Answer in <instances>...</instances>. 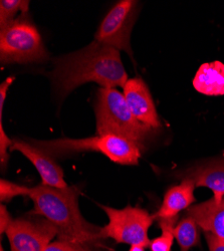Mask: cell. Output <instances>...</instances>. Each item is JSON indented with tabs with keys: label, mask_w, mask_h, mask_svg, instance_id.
Returning a JSON list of instances; mask_svg holds the SVG:
<instances>
[{
	"label": "cell",
	"mask_w": 224,
	"mask_h": 251,
	"mask_svg": "<svg viewBox=\"0 0 224 251\" xmlns=\"http://www.w3.org/2000/svg\"><path fill=\"white\" fill-rule=\"evenodd\" d=\"M209 251H224V242L211 233H204Z\"/></svg>",
	"instance_id": "603a6c76"
},
{
	"label": "cell",
	"mask_w": 224,
	"mask_h": 251,
	"mask_svg": "<svg viewBox=\"0 0 224 251\" xmlns=\"http://www.w3.org/2000/svg\"><path fill=\"white\" fill-rule=\"evenodd\" d=\"M12 221L13 219L11 218L6 206L1 203V205H0V233H1V235L5 233Z\"/></svg>",
	"instance_id": "ffe728a7"
},
{
	"label": "cell",
	"mask_w": 224,
	"mask_h": 251,
	"mask_svg": "<svg viewBox=\"0 0 224 251\" xmlns=\"http://www.w3.org/2000/svg\"><path fill=\"white\" fill-rule=\"evenodd\" d=\"M34 215L50 220L57 230V240L65 241L78 251H101L108 249L100 236V228L87 221L78 207V190L39 184L31 188Z\"/></svg>",
	"instance_id": "7a4b0ae2"
},
{
	"label": "cell",
	"mask_w": 224,
	"mask_h": 251,
	"mask_svg": "<svg viewBox=\"0 0 224 251\" xmlns=\"http://www.w3.org/2000/svg\"><path fill=\"white\" fill-rule=\"evenodd\" d=\"M182 179H190L195 187H206L213 192L218 202L224 199V156L196 164L177 175Z\"/></svg>",
	"instance_id": "8fae6325"
},
{
	"label": "cell",
	"mask_w": 224,
	"mask_h": 251,
	"mask_svg": "<svg viewBox=\"0 0 224 251\" xmlns=\"http://www.w3.org/2000/svg\"><path fill=\"white\" fill-rule=\"evenodd\" d=\"M186 214L191 216L204 233H211L224 242V199L218 203L213 197L190 206Z\"/></svg>",
	"instance_id": "7c38bea8"
},
{
	"label": "cell",
	"mask_w": 224,
	"mask_h": 251,
	"mask_svg": "<svg viewBox=\"0 0 224 251\" xmlns=\"http://www.w3.org/2000/svg\"><path fill=\"white\" fill-rule=\"evenodd\" d=\"M10 151L20 152L33 164L42 177V184L58 189H67L70 187L65 180L63 169L54 161V158L37 148L33 144L15 140Z\"/></svg>",
	"instance_id": "9c48e42d"
},
{
	"label": "cell",
	"mask_w": 224,
	"mask_h": 251,
	"mask_svg": "<svg viewBox=\"0 0 224 251\" xmlns=\"http://www.w3.org/2000/svg\"><path fill=\"white\" fill-rule=\"evenodd\" d=\"M5 234L10 251H45L57 237V230L47 218L30 213L29 217L13 219Z\"/></svg>",
	"instance_id": "ba28073f"
},
{
	"label": "cell",
	"mask_w": 224,
	"mask_h": 251,
	"mask_svg": "<svg viewBox=\"0 0 224 251\" xmlns=\"http://www.w3.org/2000/svg\"><path fill=\"white\" fill-rule=\"evenodd\" d=\"M50 53L28 13H22L0 28V61L2 65L48 60Z\"/></svg>",
	"instance_id": "5b68a950"
},
{
	"label": "cell",
	"mask_w": 224,
	"mask_h": 251,
	"mask_svg": "<svg viewBox=\"0 0 224 251\" xmlns=\"http://www.w3.org/2000/svg\"><path fill=\"white\" fill-rule=\"evenodd\" d=\"M195 184L190 179H182L179 185L171 187L165 193L162 205L154 214L155 220L178 217V214L195 202Z\"/></svg>",
	"instance_id": "4fadbf2b"
},
{
	"label": "cell",
	"mask_w": 224,
	"mask_h": 251,
	"mask_svg": "<svg viewBox=\"0 0 224 251\" xmlns=\"http://www.w3.org/2000/svg\"><path fill=\"white\" fill-rule=\"evenodd\" d=\"M31 193V188L18 185L5 179L0 180V201L1 203L9 202L17 196H28Z\"/></svg>",
	"instance_id": "ac0fdd59"
},
{
	"label": "cell",
	"mask_w": 224,
	"mask_h": 251,
	"mask_svg": "<svg viewBox=\"0 0 224 251\" xmlns=\"http://www.w3.org/2000/svg\"><path fill=\"white\" fill-rule=\"evenodd\" d=\"M29 1L24 0H1L0 1V28L12 23L18 11L28 13Z\"/></svg>",
	"instance_id": "e0dca14e"
},
{
	"label": "cell",
	"mask_w": 224,
	"mask_h": 251,
	"mask_svg": "<svg viewBox=\"0 0 224 251\" xmlns=\"http://www.w3.org/2000/svg\"><path fill=\"white\" fill-rule=\"evenodd\" d=\"M14 80H15V76H9V77H6V79H4L1 83H0V115H1V118H2V111L4 108V101L6 99L8 89L12 85Z\"/></svg>",
	"instance_id": "44dd1931"
},
{
	"label": "cell",
	"mask_w": 224,
	"mask_h": 251,
	"mask_svg": "<svg viewBox=\"0 0 224 251\" xmlns=\"http://www.w3.org/2000/svg\"><path fill=\"white\" fill-rule=\"evenodd\" d=\"M0 251H4V249H3L2 246H1V248H0Z\"/></svg>",
	"instance_id": "d4e9b609"
},
{
	"label": "cell",
	"mask_w": 224,
	"mask_h": 251,
	"mask_svg": "<svg viewBox=\"0 0 224 251\" xmlns=\"http://www.w3.org/2000/svg\"><path fill=\"white\" fill-rule=\"evenodd\" d=\"M137 7L138 2L135 0H121L115 4L101 20L95 33V40L119 51L124 50L133 58L130 38L138 13Z\"/></svg>",
	"instance_id": "52a82bcc"
},
{
	"label": "cell",
	"mask_w": 224,
	"mask_h": 251,
	"mask_svg": "<svg viewBox=\"0 0 224 251\" xmlns=\"http://www.w3.org/2000/svg\"><path fill=\"white\" fill-rule=\"evenodd\" d=\"M53 66L52 86L62 99L88 82L101 88H124L128 80L120 51L96 40L77 51L56 57Z\"/></svg>",
	"instance_id": "6da1fadb"
},
{
	"label": "cell",
	"mask_w": 224,
	"mask_h": 251,
	"mask_svg": "<svg viewBox=\"0 0 224 251\" xmlns=\"http://www.w3.org/2000/svg\"><path fill=\"white\" fill-rule=\"evenodd\" d=\"M45 251H78V250L65 241L55 240L50 242L47 246Z\"/></svg>",
	"instance_id": "7402d4cb"
},
{
	"label": "cell",
	"mask_w": 224,
	"mask_h": 251,
	"mask_svg": "<svg viewBox=\"0 0 224 251\" xmlns=\"http://www.w3.org/2000/svg\"><path fill=\"white\" fill-rule=\"evenodd\" d=\"M178 217L168 218V219H158L159 226L161 227L162 233L160 236L152 239L149 244L151 251H171L174 243V227Z\"/></svg>",
	"instance_id": "2e32d148"
},
{
	"label": "cell",
	"mask_w": 224,
	"mask_h": 251,
	"mask_svg": "<svg viewBox=\"0 0 224 251\" xmlns=\"http://www.w3.org/2000/svg\"><path fill=\"white\" fill-rule=\"evenodd\" d=\"M123 95L130 110L141 123L154 130L161 127L151 93L143 79L140 77L128 79L123 88Z\"/></svg>",
	"instance_id": "30bf717a"
},
{
	"label": "cell",
	"mask_w": 224,
	"mask_h": 251,
	"mask_svg": "<svg viewBox=\"0 0 224 251\" xmlns=\"http://www.w3.org/2000/svg\"><path fill=\"white\" fill-rule=\"evenodd\" d=\"M13 141L6 135L3 130L2 122H0V162L2 166L7 165L8 162V149L11 148Z\"/></svg>",
	"instance_id": "d6986e66"
},
{
	"label": "cell",
	"mask_w": 224,
	"mask_h": 251,
	"mask_svg": "<svg viewBox=\"0 0 224 251\" xmlns=\"http://www.w3.org/2000/svg\"><path fill=\"white\" fill-rule=\"evenodd\" d=\"M31 144L52 158L66 157L80 152H99L121 165H138L143 149L127 139L115 135L95 136L85 139L32 140Z\"/></svg>",
	"instance_id": "277c9868"
},
{
	"label": "cell",
	"mask_w": 224,
	"mask_h": 251,
	"mask_svg": "<svg viewBox=\"0 0 224 251\" xmlns=\"http://www.w3.org/2000/svg\"><path fill=\"white\" fill-rule=\"evenodd\" d=\"M193 87L203 95L223 96L224 65L217 60L202 65L193 79Z\"/></svg>",
	"instance_id": "5bb4252c"
},
{
	"label": "cell",
	"mask_w": 224,
	"mask_h": 251,
	"mask_svg": "<svg viewBox=\"0 0 224 251\" xmlns=\"http://www.w3.org/2000/svg\"><path fill=\"white\" fill-rule=\"evenodd\" d=\"M129 251H145V247L138 246V245H133L130 247Z\"/></svg>",
	"instance_id": "cb8c5ba5"
},
{
	"label": "cell",
	"mask_w": 224,
	"mask_h": 251,
	"mask_svg": "<svg viewBox=\"0 0 224 251\" xmlns=\"http://www.w3.org/2000/svg\"><path fill=\"white\" fill-rule=\"evenodd\" d=\"M173 232L181 251H189L200 243L198 225L195 220L187 214L176 224Z\"/></svg>",
	"instance_id": "9a60e30c"
},
{
	"label": "cell",
	"mask_w": 224,
	"mask_h": 251,
	"mask_svg": "<svg viewBox=\"0 0 224 251\" xmlns=\"http://www.w3.org/2000/svg\"><path fill=\"white\" fill-rule=\"evenodd\" d=\"M97 135H115L145 149L157 130L141 123L130 110L123 93L116 88H100L95 103Z\"/></svg>",
	"instance_id": "3957f363"
},
{
	"label": "cell",
	"mask_w": 224,
	"mask_h": 251,
	"mask_svg": "<svg viewBox=\"0 0 224 251\" xmlns=\"http://www.w3.org/2000/svg\"><path fill=\"white\" fill-rule=\"evenodd\" d=\"M106 212L109 223L100 228V236L104 240L113 239L116 243L149 247V228L155 221L146 209L128 205L123 209L100 205Z\"/></svg>",
	"instance_id": "8992f818"
}]
</instances>
